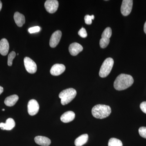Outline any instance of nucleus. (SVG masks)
I'll list each match as a JSON object with an SVG mask.
<instances>
[{"label":"nucleus","mask_w":146,"mask_h":146,"mask_svg":"<svg viewBox=\"0 0 146 146\" xmlns=\"http://www.w3.org/2000/svg\"><path fill=\"white\" fill-rule=\"evenodd\" d=\"M3 88L1 86H0V95L3 93Z\"/></svg>","instance_id":"nucleus-27"},{"label":"nucleus","mask_w":146,"mask_h":146,"mask_svg":"<svg viewBox=\"0 0 146 146\" xmlns=\"http://www.w3.org/2000/svg\"><path fill=\"white\" fill-rule=\"evenodd\" d=\"M108 146H122L121 141L116 138H111L110 139L108 143Z\"/></svg>","instance_id":"nucleus-20"},{"label":"nucleus","mask_w":146,"mask_h":146,"mask_svg":"<svg viewBox=\"0 0 146 146\" xmlns=\"http://www.w3.org/2000/svg\"><path fill=\"white\" fill-rule=\"evenodd\" d=\"M144 30L145 33L146 34V21L145 23V25H144Z\"/></svg>","instance_id":"nucleus-28"},{"label":"nucleus","mask_w":146,"mask_h":146,"mask_svg":"<svg viewBox=\"0 0 146 146\" xmlns=\"http://www.w3.org/2000/svg\"><path fill=\"white\" fill-rule=\"evenodd\" d=\"M40 28L38 26L33 27L29 29V32L30 33H35L38 32L40 31Z\"/></svg>","instance_id":"nucleus-24"},{"label":"nucleus","mask_w":146,"mask_h":146,"mask_svg":"<svg viewBox=\"0 0 146 146\" xmlns=\"http://www.w3.org/2000/svg\"><path fill=\"white\" fill-rule=\"evenodd\" d=\"M9 44L7 39L3 38L0 41V53L3 56L8 54L9 50Z\"/></svg>","instance_id":"nucleus-14"},{"label":"nucleus","mask_w":146,"mask_h":146,"mask_svg":"<svg viewBox=\"0 0 146 146\" xmlns=\"http://www.w3.org/2000/svg\"><path fill=\"white\" fill-rule=\"evenodd\" d=\"M79 35L82 38H86L87 36V33L86 29L84 28H82L80 30L78 33Z\"/></svg>","instance_id":"nucleus-23"},{"label":"nucleus","mask_w":146,"mask_h":146,"mask_svg":"<svg viewBox=\"0 0 146 146\" xmlns=\"http://www.w3.org/2000/svg\"><path fill=\"white\" fill-rule=\"evenodd\" d=\"M114 63V60L111 58H108L104 60L100 69L99 75L101 77L105 78L109 74Z\"/></svg>","instance_id":"nucleus-4"},{"label":"nucleus","mask_w":146,"mask_h":146,"mask_svg":"<svg viewBox=\"0 0 146 146\" xmlns=\"http://www.w3.org/2000/svg\"><path fill=\"white\" fill-rule=\"evenodd\" d=\"M14 21L17 26L19 27H22L25 22V18L23 14L18 12H16L14 13Z\"/></svg>","instance_id":"nucleus-17"},{"label":"nucleus","mask_w":146,"mask_h":146,"mask_svg":"<svg viewBox=\"0 0 146 146\" xmlns=\"http://www.w3.org/2000/svg\"><path fill=\"white\" fill-rule=\"evenodd\" d=\"M65 70V66L63 64H56L52 67L50 72L53 76H58L63 74Z\"/></svg>","instance_id":"nucleus-11"},{"label":"nucleus","mask_w":146,"mask_h":146,"mask_svg":"<svg viewBox=\"0 0 146 146\" xmlns=\"http://www.w3.org/2000/svg\"><path fill=\"white\" fill-rule=\"evenodd\" d=\"M92 16L89 15H86L84 17L85 23L87 25H91L92 23Z\"/></svg>","instance_id":"nucleus-25"},{"label":"nucleus","mask_w":146,"mask_h":146,"mask_svg":"<svg viewBox=\"0 0 146 146\" xmlns=\"http://www.w3.org/2000/svg\"><path fill=\"white\" fill-rule=\"evenodd\" d=\"M24 65L26 70L30 74H33L36 72L37 66L36 63L32 59L28 57L24 58Z\"/></svg>","instance_id":"nucleus-6"},{"label":"nucleus","mask_w":146,"mask_h":146,"mask_svg":"<svg viewBox=\"0 0 146 146\" xmlns=\"http://www.w3.org/2000/svg\"><path fill=\"white\" fill-rule=\"evenodd\" d=\"M133 1L132 0H123L121 6V13L123 16H127L132 10Z\"/></svg>","instance_id":"nucleus-7"},{"label":"nucleus","mask_w":146,"mask_h":146,"mask_svg":"<svg viewBox=\"0 0 146 146\" xmlns=\"http://www.w3.org/2000/svg\"><path fill=\"white\" fill-rule=\"evenodd\" d=\"M62 36V33L59 30L54 32L51 36L50 40V46L52 48H55L60 42Z\"/></svg>","instance_id":"nucleus-10"},{"label":"nucleus","mask_w":146,"mask_h":146,"mask_svg":"<svg viewBox=\"0 0 146 146\" xmlns=\"http://www.w3.org/2000/svg\"><path fill=\"white\" fill-rule=\"evenodd\" d=\"M58 5V2L56 0H47L45 2L44 6L47 12L53 13L57 11Z\"/></svg>","instance_id":"nucleus-9"},{"label":"nucleus","mask_w":146,"mask_h":146,"mask_svg":"<svg viewBox=\"0 0 146 146\" xmlns=\"http://www.w3.org/2000/svg\"><path fill=\"white\" fill-rule=\"evenodd\" d=\"M35 141L36 144L42 146H48L51 144L50 140L45 136H36L35 138Z\"/></svg>","instance_id":"nucleus-16"},{"label":"nucleus","mask_w":146,"mask_h":146,"mask_svg":"<svg viewBox=\"0 0 146 146\" xmlns=\"http://www.w3.org/2000/svg\"><path fill=\"white\" fill-rule=\"evenodd\" d=\"M111 113V108L108 106L106 105H97L92 109V115L97 119H104L108 117Z\"/></svg>","instance_id":"nucleus-2"},{"label":"nucleus","mask_w":146,"mask_h":146,"mask_svg":"<svg viewBox=\"0 0 146 146\" xmlns=\"http://www.w3.org/2000/svg\"><path fill=\"white\" fill-rule=\"evenodd\" d=\"M16 56V52L14 51H12L9 54L8 56V61L7 64L9 66H11L13 63V60Z\"/></svg>","instance_id":"nucleus-21"},{"label":"nucleus","mask_w":146,"mask_h":146,"mask_svg":"<svg viewBox=\"0 0 146 146\" xmlns=\"http://www.w3.org/2000/svg\"><path fill=\"white\" fill-rule=\"evenodd\" d=\"M88 134H84L79 136L75 141L74 143L76 146H82L86 144L88 140Z\"/></svg>","instance_id":"nucleus-19"},{"label":"nucleus","mask_w":146,"mask_h":146,"mask_svg":"<svg viewBox=\"0 0 146 146\" xmlns=\"http://www.w3.org/2000/svg\"><path fill=\"white\" fill-rule=\"evenodd\" d=\"M140 108L144 113L146 114V102H143L140 105Z\"/></svg>","instance_id":"nucleus-26"},{"label":"nucleus","mask_w":146,"mask_h":146,"mask_svg":"<svg viewBox=\"0 0 146 146\" xmlns=\"http://www.w3.org/2000/svg\"><path fill=\"white\" fill-rule=\"evenodd\" d=\"M133 77L129 75L122 74L118 76L114 83V88L118 91H122L127 89L133 84Z\"/></svg>","instance_id":"nucleus-1"},{"label":"nucleus","mask_w":146,"mask_h":146,"mask_svg":"<svg viewBox=\"0 0 146 146\" xmlns=\"http://www.w3.org/2000/svg\"><path fill=\"white\" fill-rule=\"evenodd\" d=\"M69 50L70 54L72 55L75 56L82 51L83 50V47L80 44L75 42L70 45Z\"/></svg>","instance_id":"nucleus-12"},{"label":"nucleus","mask_w":146,"mask_h":146,"mask_svg":"<svg viewBox=\"0 0 146 146\" xmlns=\"http://www.w3.org/2000/svg\"><path fill=\"white\" fill-rule=\"evenodd\" d=\"M139 134L141 137L146 138V127H142L139 129L138 130Z\"/></svg>","instance_id":"nucleus-22"},{"label":"nucleus","mask_w":146,"mask_h":146,"mask_svg":"<svg viewBox=\"0 0 146 146\" xmlns=\"http://www.w3.org/2000/svg\"><path fill=\"white\" fill-rule=\"evenodd\" d=\"M19 99V97L16 95H13L9 96L5 100V104L7 106H13Z\"/></svg>","instance_id":"nucleus-18"},{"label":"nucleus","mask_w":146,"mask_h":146,"mask_svg":"<svg viewBox=\"0 0 146 146\" xmlns=\"http://www.w3.org/2000/svg\"><path fill=\"white\" fill-rule=\"evenodd\" d=\"M16 125L15 121L12 118H9L5 123H0V128L2 130H11Z\"/></svg>","instance_id":"nucleus-13"},{"label":"nucleus","mask_w":146,"mask_h":146,"mask_svg":"<svg viewBox=\"0 0 146 146\" xmlns=\"http://www.w3.org/2000/svg\"><path fill=\"white\" fill-rule=\"evenodd\" d=\"M2 110H3V111H5V109H2Z\"/></svg>","instance_id":"nucleus-30"},{"label":"nucleus","mask_w":146,"mask_h":146,"mask_svg":"<svg viewBox=\"0 0 146 146\" xmlns=\"http://www.w3.org/2000/svg\"><path fill=\"white\" fill-rule=\"evenodd\" d=\"M28 112L31 116H34L38 113L39 110V104L36 100H30L28 104Z\"/></svg>","instance_id":"nucleus-8"},{"label":"nucleus","mask_w":146,"mask_h":146,"mask_svg":"<svg viewBox=\"0 0 146 146\" xmlns=\"http://www.w3.org/2000/svg\"><path fill=\"white\" fill-rule=\"evenodd\" d=\"M75 117V114L73 111H69L61 115L60 120L63 123H68L72 121Z\"/></svg>","instance_id":"nucleus-15"},{"label":"nucleus","mask_w":146,"mask_h":146,"mask_svg":"<svg viewBox=\"0 0 146 146\" xmlns=\"http://www.w3.org/2000/svg\"><path fill=\"white\" fill-rule=\"evenodd\" d=\"M112 34V29L110 27L106 28L103 32L102 38L100 40V45L103 48H105L108 46L110 43V38Z\"/></svg>","instance_id":"nucleus-5"},{"label":"nucleus","mask_w":146,"mask_h":146,"mask_svg":"<svg viewBox=\"0 0 146 146\" xmlns=\"http://www.w3.org/2000/svg\"><path fill=\"white\" fill-rule=\"evenodd\" d=\"M77 92L75 89L69 88L61 91L59 94V98L61 99V103L65 105L70 102L75 98Z\"/></svg>","instance_id":"nucleus-3"},{"label":"nucleus","mask_w":146,"mask_h":146,"mask_svg":"<svg viewBox=\"0 0 146 146\" xmlns=\"http://www.w3.org/2000/svg\"><path fill=\"white\" fill-rule=\"evenodd\" d=\"M2 7V3L1 1H0V11L1 10Z\"/></svg>","instance_id":"nucleus-29"}]
</instances>
